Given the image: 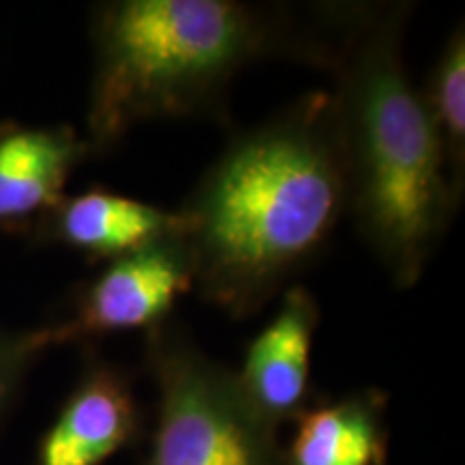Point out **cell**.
Wrapping results in <instances>:
<instances>
[{"instance_id": "cell-3", "label": "cell", "mask_w": 465, "mask_h": 465, "mask_svg": "<svg viewBox=\"0 0 465 465\" xmlns=\"http://www.w3.org/2000/svg\"><path fill=\"white\" fill-rule=\"evenodd\" d=\"M317 15V14H315ZM91 155L147 121L224 113L232 80L274 56L315 63L319 25L240 0H113L93 11Z\"/></svg>"}, {"instance_id": "cell-4", "label": "cell", "mask_w": 465, "mask_h": 465, "mask_svg": "<svg viewBox=\"0 0 465 465\" xmlns=\"http://www.w3.org/2000/svg\"><path fill=\"white\" fill-rule=\"evenodd\" d=\"M144 366L158 401L143 465H284L281 431L183 325L171 319L149 330Z\"/></svg>"}, {"instance_id": "cell-12", "label": "cell", "mask_w": 465, "mask_h": 465, "mask_svg": "<svg viewBox=\"0 0 465 465\" xmlns=\"http://www.w3.org/2000/svg\"><path fill=\"white\" fill-rule=\"evenodd\" d=\"M48 349L44 325L33 330L0 328V427L20 397L22 383L35 360Z\"/></svg>"}, {"instance_id": "cell-11", "label": "cell", "mask_w": 465, "mask_h": 465, "mask_svg": "<svg viewBox=\"0 0 465 465\" xmlns=\"http://www.w3.org/2000/svg\"><path fill=\"white\" fill-rule=\"evenodd\" d=\"M455 188L465 190V28H452L420 89Z\"/></svg>"}, {"instance_id": "cell-8", "label": "cell", "mask_w": 465, "mask_h": 465, "mask_svg": "<svg viewBox=\"0 0 465 465\" xmlns=\"http://www.w3.org/2000/svg\"><path fill=\"white\" fill-rule=\"evenodd\" d=\"M72 125H0V231H35L65 199L72 173L89 158Z\"/></svg>"}, {"instance_id": "cell-6", "label": "cell", "mask_w": 465, "mask_h": 465, "mask_svg": "<svg viewBox=\"0 0 465 465\" xmlns=\"http://www.w3.org/2000/svg\"><path fill=\"white\" fill-rule=\"evenodd\" d=\"M144 418L127 369L91 351L33 465H104L143 438Z\"/></svg>"}, {"instance_id": "cell-9", "label": "cell", "mask_w": 465, "mask_h": 465, "mask_svg": "<svg viewBox=\"0 0 465 465\" xmlns=\"http://www.w3.org/2000/svg\"><path fill=\"white\" fill-rule=\"evenodd\" d=\"M182 231L177 209H162L114 190L89 188L65 196L35 229L42 240L84 254L93 263H108L166 240Z\"/></svg>"}, {"instance_id": "cell-1", "label": "cell", "mask_w": 465, "mask_h": 465, "mask_svg": "<svg viewBox=\"0 0 465 465\" xmlns=\"http://www.w3.org/2000/svg\"><path fill=\"white\" fill-rule=\"evenodd\" d=\"M177 213L203 298L232 319L257 315L347 213L330 91L304 93L235 134Z\"/></svg>"}, {"instance_id": "cell-5", "label": "cell", "mask_w": 465, "mask_h": 465, "mask_svg": "<svg viewBox=\"0 0 465 465\" xmlns=\"http://www.w3.org/2000/svg\"><path fill=\"white\" fill-rule=\"evenodd\" d=\"M194 289V263L177 235L108 261L80 289L65 322L44 325L48 347L93 342L102 336L149 330L171 322L182 295Z\"/></svg>"}, {"instance_id": "cell-7", "label": "cell", "mask_w": 465, "mask_h": 465, "mask_svg": "<svg viewBox=\"0 0 465 465\" xmlns=\"http://www.w3.org/2000/svg\"><path fill=\"white\" fill-rule=\"evenodd\" d=\"M319 322L322 311L311 291L300 284L282 291L276 315L254 336L235 371L243 397L278 431L315 399L311 353Z\"/></svg>"}, {"instance_id": "cell-2", "label": "cell", "mask_w": 465, "mask_h": 465, "mask_svg": "<svg viewBox=\"0 0 465 465\" xmlns=\"http://www.w3.org/2000/svg\"><path fill=\"white\" fill-rule=\"evenodd\" d=\"M410 3L319 5L315 65L332 75L347 213L392 282L420 281L463 194L403 58Z\"/></svg>"}, {"instance_id": "cell-10", "label": "cell", "mask_w": 465, "mask_h": 465, "mask_svg": "<svg viewBox=\"0 0 465 465\" xmlns=\"http://www.w3.org/2000/svg\"><path fill=\"white\" fill-rule=\"evenodd\" d=\"M388 394L360 388L336 399L315 397L295 416L282 446L284 465H388Z\"/></svg>"}]
</instances>
